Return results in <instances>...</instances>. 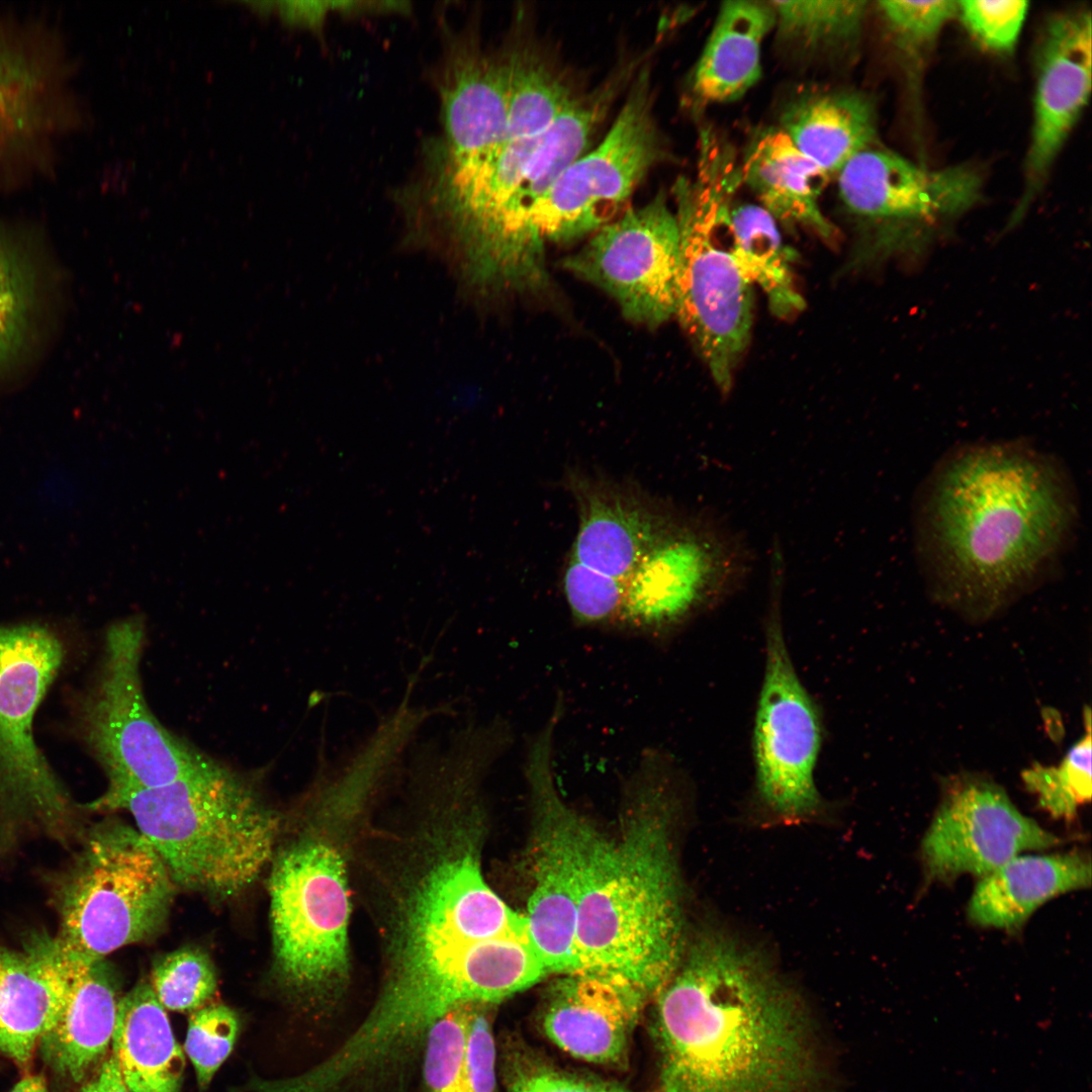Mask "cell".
<instances>
[{"mask_svg":"<svg viewBox=\"0 0 1092 1092\" xmlns=\"http://www.w3.org/2000/svg\"><path fill=\"white\" fill-rule=\"evenodd\" d=\"M778 35L806 55L848 51L861 33L867 1H769Z\"/></svg>","mask_w":1092,"mask_h":1092,"instance_id":"obj_33","label":"cell"},{"mask_svg":"<svg viewBox=\"0 0 1092 1092\" xmlns=\"http://www.w3.org/2000/svg\"><path fill=\"white\" fill-rule=\"evenodd\" d=\"M72 73L53 32L0 13V167L48 171L57 141L81 121Z\"/></svg>","mask_w":1092,"mask_h":1092,"instance_id":"obj_15","label":"cell"},{"mask_svg":"<svg viewBox=\"0 0 1092 1092\" xmlns=\"http://www.w3.org/2000/svg\"><path fill=\"white\" fill-rule=\"evenodd\" d=\"M878 8L896 40L912 49L933 41L958 11L957 1L949 0H884Z\"/></svg>","mask_w":1092,"mask_h":1092,"instance_id":"obj_42","label":"cell"},{"mask_svg":"<svg viewBox=\"0 0 1092 1092\" xmlns=\"http://www.w3.org/2000/svg\"><path fill=\"white\" fill-rule=\"evenodd\" d=\"M150 985L165 1009L194 1011L212 998L217 979L206 952L182 947L155 963Z\"/></svg>","mask_w":1092,"mask_h":1092,"instance_id":"obj_36","label":"cell"},{"mask_svg":"<svg viewBox=\"0 0 1092 1092\" xmlns=\"http://www.w3.org/2000/svg\"><path fill=\"white\" fill-rule=\"evenodd\" d=\"M253 13L260 17H268L274 13V1H247L244 2Z\"/></svg>","mask_w":1092,"mask_h":1092,"instance_id":"obj_47","label":"cell"},{"mask_svg":"<svg viewBox=\"0 0 1092 1092\" xmlns=\"http://www.w3.org/2000/svg\"><path fill=\"white\" fill-rule=\"evenodd\" d=\"M240 1026L238 1014L225 1005H208L192 1011L188 1020L185 1052L201 1089L208 1086L231 1055Z\"/></svg>","mask_w":1092,"mask_h":1092,"instance_id":"obj_40","label":"cell"},{"mask_svg":"<svg viewBox=\"0 0 1092 1092\" xmlns=\"http://www.w3.org/2000/svg\"><path fill=\"white\" fill-rule=\"evenodd\" d=\"M1090 883L1082 853L1018 854L982 877L968 914L979 925L1013 929L1048 900Z\"/></svg>","mask_w":1092,"mask_h":1092,"instance_id":"obj_27","label":"cell"},{"mask_svg":"<svg viewBox=\"0 0 1092 1092\" xmlns=\"http://www.w3.org/2000/svg\"><path fill=\"white\" fill-rule=\"evenodd\" d=\"M742 184L777 222L807 228L825 240L835 228L823 214L820 197L830 176L806 157L780 128L756 132L740 163Z\"/></svg>","mask_w":1092,"mask_h":1092,"instance_id":"obj_26","label":"cell"},{"mask_svg":"<svg viewBox=\"0 0 1092 1092\" xmlns=\"http://www.w3.org/2000/svg\"><path fill=\"white\" fill-rule=\"evenodd\" d=\"M79 1092H130L112 1054L101 1064L97 1075Z\"/></svg>","mask_w":1092,"mask_h":1092,"instance_id":"obj_45","label":"cell"},{"mask_svg":"<svg viewBox=\"0 0 1092 1092\" xmlns=\"http://www.w3.org/2000/svg\"><path fill=\"white\" fill-rule=\"evenodd\" d=\"M55 943L64 968L65 991L37 1051L56 1077L76 1084L85 1079L111 1044L120 998L105 959L75 958Z\"/></svg>","mask_w":1092,"mask_h":1092,"instance_id":"obj_24","label":"cell"},{"mask_svg":"<svg viewBox=\"0 0 1092 1092\" xmlns=\"http://www.w3.org/2000/svg\"><path fill=\"white\" fill-rule=\"evenodd\" d=\"M443 133L427 149L439 158L469 162L508 140L499 58L467 36L450 39L436 74Z\"/></svg>","mask_w":1092,"mask_h":1092,"instance_id":"obj_23","label":"cell"},{"mask_svg":"<svg viewBox=\"0 0 1092 1092\" xmlns=\"http://www.w3.org/2000/svg\"><path fill=\"white\" fill-rule=\"evenodd\" d=\"M500 1068L508 1092H638L557 1067L518 1042L507 1044Z\"/></svg>","mask_w":1092,"mask_h":1092,"instance_id":"obj_38","label":"cell"},{"mask_svg":"<svg viewBox=\"0 0 1092 1092\" xmlns=\"http://www.w3.org/2000/svg\"><path fill=\"white\" fill-rule=\"evenodd\" d=\"M1078 520L1055 455L1021 440L957 445L915 494L916 560L939 601L985 616L1053 573Z\"/></svg>","mask_w":1092,"mask_h":1092,"instance_id":"obj_1","label":"cell"},{"mask_svg":"<svg viewBox=\"0 0 1092 1092\" xmlns=\"http://www.w3.org/2000/svg\"><path fill=\"white\" fill-rule=\"evenodd\" d=\"M269 894L278 980L290 996L325 1013L348 977L350 899L341 854L314 839L291 844L273 862Z\"/></svg>","mask_w":1092,"mask_h":1092,"instance_id":"obj_10","label":"cell"},{"mask_svg":"<svg viewBox=\"0 0 1092 1092\" xmlns=\"http://www.w3.org/2000/svg\"><path fill=\"white\" fill-rule=\"evenodd\" d=\"M89 808L127 811L176 886L218 899L241 894L258 879L279 830V817L255 781L208 756L170 784Z\"/></svg>","mask_w":1092,"mask_h":1092,"instance_id":"obj_5","label":"cell"},{"mask_svg":"<svg viewBox=\"0 0 1092 1092\" xmlns=\"http://www.w3.org/2000/svg\"><path fill=\"white\" fill-rule=\"evenodd\" d=\"M1028 5V1L1022 0L957 1V16L982 47L1006 54L1017 43Z\"/></svg>","mask_w":1092,"mask_h":1092,"instance_id":"obj_41","label":"cell"},{"mask_svg":"<svg viewBox=\"0 0 1092 1092\" xmlns=\"http://www.w3.org/2000/svg\"><path fill=\"white\" fill-rule=\"evenodd\" d=\"M654 999L659 1092H804L818 1076L799 996L720 926L700 930Z\"/></svg>","mask_w":1092,"mask_h":1092,"instance_id":"obj_2","label":"cell"},{"mask_svg":"<svg viewBox=\"0 0 1092 1092\" xmlns=\"http://www.w3.org/2000/svg\"><path fill=\"white\" fill-rule=\"evenodd\" d=\"M493 1005H473L465 1040L464 1067L471 1092H497Z\"/></svg>","mask_w":1092,"mask_h":1092,"instance_id":"obj_43","label":"cell"},{"mask_svg":"<svg viewBox=\"0 0 1092 1092\" xmlns=\"http://www.w3.org/2000/svg\"><path fill=\"white\" fill-rule=\"evenodd\" d=\"M651 999L643 989L615 975L594 971L560 975L542 1007V1031L573 1058L622 1067Z\"/></svg>","mask_w":1092,"mask_h":1092,"instance_id":"obj_21","label":"cell"},{"mask_svg":"<svg viewBox=\"0 0 1092 1092\" xmlns=\"http://www.w3.org/2000/svg\"><path fill=\"white\" fill-rule=\"evenodd\" d=\"M694 178L674 186L679 252L675 313L707 365L728 392L752 327V284L732 253V200L742 184L733 148L715 131L700 134Z\"/></svg>","mask_w":1092,"mask_h":1092,"instance_id":"obj_6","label":"cell"},{"mask_svg":"<svg viewBox=\"0 0 1092 1092\" xmlns=\"http://www.w3.org/2000/svg\"><path fill=\"white\" fill-rule=\"evenodd\" d=\"M498 58L509 140L542 134L579 97L565 76L534 44H515Z\"/></svg>","mask_w":1092,"mask_h":1092,"instance_id":"obj_31","label":"cell"},{"mask_svg":"<svg viewBox=\"0 0 1092 1092\" xmlns=\"http://www.w3.org/2000/svg\"><path fill=\"white\" fill-rule=\"evenodd\" d=\"M563 589L575 623L614 627L624 602V581L597 571L571 556L563 574Z\"/></svg>","mask_w":1092,"mask_h":1092,"instance_id":"obj_39","label":"cell"},{"mask_svg":"<svg viewBox=\"0 0 1092 1092\" xmlns=\"http://www.w3.org/2000/svg\"><path fill=\"white\" fill-rule=\"evenodd\" d=\"M678 252L675 213L658 194L596 231L562 267L611 295L629 321L654 328L675 313Z\"/></svg>","mask_w":1092,"mask_h":1092,"instance_id":"obj_17","label":"cell"},{"mask_svg":"<svg viewBox=\"0 0 1092 1092\" xmlns=\"http://www.w3.org/2000/svg\"><path fill=\"white\" fill-rule=\"evenodd\" d=\"M146 633L141 614L108 627L99 669L80 704L82 737L107 778L96 801L165 786L207 757L164 727L147 702L141 676Z\"/></svg>","mask_w":1092,"mask_h":1092,"instance_id":"obj_9","label":"cell"},{"mask_svg":"<svg viewBox=\"0 0 1092 1092\" xmlns=\"http://www.w3.org/2000/svg\"><path fill=\"white\" fill-rule=\"evenodd\" d=\"M1091 14L1074 10L1052 16L1036 50L1031 138L1025 191L1010 224L1017 222L1088 103L1091 93Z\"/></svg>","mask_w":1092,"mask_h":1092,"instance_id":"obj_20","label":"cell"},{"mask_svg":"<svg viewBox=\"0 0 1092 1092\" xmlns=\"http://www.w3.org/2000/svg\"><path fill=\"white\" fill-rule=\"evenodd\" d=\"M614 78L574 103L541 135L525 171L506 203L483 266L499 285L518 294L549 285L545 246L536 238L531 214L562 172L586 153L619 88Z\"/></svg>","mask_w":1092,"mask_h":1092,"instance_id":"obj_18","label":"cell"},{"mask_svg":"<svg viewBox=\"0 0 1092 1092\" xmlns=\"http://www.w3.org/2000/svg\"><path fill=\"white\" fill-rule=\"evenodd\" d=\"M678 781L670 757L648 749L626 784L619 839L601 835L576 812L572 821L579 972L621 977L653 999L688 946L669 834Z\"/></svg>","mask_w":1092,"mask_h":1092,"instance_id":"obj_3","label":"cell"},{"mask_svg":"<svg viewBox=\"0 0 1092 1092\" xmlns=\"http://www.w3.org/2000/svg\"><path fill=\"white\" fill-rule=\"evenodd\" d=\"M24 251L0 223V372L23 351L36 308V272Z\"/></svg>","mask_w":1092,"mask_h":1092,"instance_id":"obj_34","label":"cell"},{"mask_svg":"<svg viewBox=\"0 0 1092 1092\" xmlns=\"http://www.w3.org/2000/svg\"><path fill=\"white\" fill-rule=\"evenodd\" d=\"M665 154L643 69L603 141L572 162L533 208L536 238L544 246L569 243L609 223Z\"/></svg>","mask_w":1092,"mask_h":1092,"instance_id":"obj_14","label":"cell"},{"mask_svg":"<svg viewBox=\"0 0 1092 1092\" xmlns=\"http://www.w3.org/2000/svg\"><path fill=\"white\" fill-rule=\"evenodd\" d=\"M111 1048L130 1092H180L184 1054L149 983L119 999Z\"/></svg>","mask_w":1092,"mask_h":1092,"instance_id":"obj_29","label":"cell"},{"mask_svg":"<svg viewBox=\"0 0 1092 1092\" xmlns=\"http://www.w3.org/2000/svg\"><path fill=\"white\" fill-rule=\"evenodd\" d=\"M1059 838L1021 814L998 785L976 777L947 786L922 842L930 879L985 876L1019 853Z\"/></svg>","mask_w":1092,"mask_h":1092,"instance_id":"obj_19","label":"cell"},{"mask_svg":"<svg viewBox=\"0 0 1092 1092\" xmlns=\"http://www.w3.org/2000/svg\"><path fill=\"white\" fill-rule=\"evenodd\" d=\"M782 584V576H771L764 672L753 724V799L768 819L798 824L816 820L826 811L815 782L823 724L785 640Z\"/></svg>","mask_w":1092,"mask_h":1092,"instance_id":"obj_12","label":"cell"},{"mask_svg":"<svg viewBox=\"0 0 1092 1092\" xmlns=\"http://www.w3.org/2000/svg\"><path fill=\"white\" fill-rule=\"evenodd\" d=\"M556 729L543 725L527 745L524 775L535 819L533 891L525 916L529 940L548 974L579 972L577 879L572 821L554 772Z\"/></svg>","mask_w":1092,"mask_h":1092,"instance_id":"obj_16","label":"cell"},{"mask_svg":"<svg viewBox=\"0 0 1092 1092\" xmlns=\"http://www.w3.org/2000/svg\"><path fill=\"white\" fill-rule=\"evenodd\" d=\"M474 1004L455 1006L432 1026L422 1054L421 1092H471L464 1052Z\"/></svg>","mask_w":1092,"mask_h":1092,"instance_id":"obj_37","label":"cell"},{"mask_svg":"<svg viewBox=\"0 0 1092 1092\" xmlns=\"http://www.w3.org/2000/svg\"><path fill=\"white\" fill-rule=\"evenodd\" d=\"M348 2H321V1H278L275 2L276 13L283 24L289 27H300L317 30L329 12H346Z\"/></svg>","mask_w":1092,"mask_h":1092,"instance_id":"obj_44","label":"cell"},{"mask_svg":"<svg viewBox=\"0 0 1092 1092\" xmlns=\"http://www.w3.org/2000/svg\"><path fill=\"white\" fill-rule=\"evenodd\" d=\"M751 561L742 537L720 519L680 515L624 581L613 628L663 642L735 593Z\"/></svg>","mask_w":1092,"mask_h":1092,"instance_id":"obj_11","label":"cell"},{"mask_svg":"<svg viewBox=\"0 0 1092 1092\" xmlns=\"http://www.w3.org/2000/svg\"><path fill=\"white\" fill-rule=\"evenodd\" d=\"M568 487L578 511L571 556L625 581L680 513L612 479L572 473Z\"/></svg>","mask_w":1092,"mask_h":1092,"instance_id":"obj_22","label":"cell"},{"mask_svg":"<svg viewBox=\"0 0 1092 1092\" xmlns=\"http://www.w3.org/2000/svg\"><path fill=\"white\" fill-rule=\"evenodd\" d=\"M63 657L48 628L0 625V861L26 840L69 845L86 831L33 736L35 712Z\"/></svg>","mask_w":1092,"mask_h":1092,"instance_id":"obj_8","label":"cell"},{"mask_svg":"<svg viewBox=\"0 0 1092 1092\" xmlns=\"http://www.w3.org/2000/svg\"><path fill=\"white\" fill-rule=\"evenodd\" d=\"M775 24L769 1L735 0L721 5L691 79L699 104L735 101L758 82L761 44Z\"/></svg>","mask_w":1092,"mask_h":1092,"instance_id":"obj_28","label":"cell"},{"mask_svg":"<svg viewBox=\"0 0 1092 1092\" xmlns=\"http://www.w3.org/2000/svg\"><path fill=\"white\" fill-rule=\"evenodd\" d=\"M81 848L53 886L54 936L69 956L104 960L153 937L165 923L175 883L136 828L119 822L85 831Z\"/></svg>","mask_w":1092,"mask_h":1092,"instance_id":"obj_7","label":"cell"},{"mask_svg":"<svg viewBox=\"0 0 1092 1092\" xmlns=\"http://www.w3.org/2000/svg\"><path fill=\"white\" fill-rule=\"evenodd\" d=\"M10 1092H49L47 1082L40 1075H26L21 1078Z\"/></svg>","mask_w":1092,"mask_h":1092,"instance_id":"obj_46","label":"cell"},{"mask_svg":"<svg viewBox=\"0 0 1092 1092\" xmlns=\"http://www.w3.org/2000/svg\"><path fill=\"white\" fill-rule=\"evenodd\" d=\"M836 175L844 206L871 232L867 260L922 255L939 226L973 207L982 189L970 166L929 169L874 146Z\"/></svg>","mask_w":1092,"mask_h":1092,"instance_id":"obj_13","label":"cell"},{"mask_svg":"<svg viewBox=\"0 0 1092 1092\" xmlns=\"http://www.w3.org/2000/svg\"><path fill=\"white\" fill-rule=\"evenodd\" d=\"M732 253L747 280L763 291L778 317L804 307L793 270L794 253L783 242L778 222L760 205L731 208Z\"/></svg>","mask_w":1092,"mask_h":1092,"instance_id":"obj_32","label":"cell"},{"mask_svg":"<svg viewBox=\"0 0 1092 1092\" xmlns=\"http://www.w3.org/2000/svg\"><path fill=\"white\" fill-rule=\"evenodd\" d=\"M64 991V968L53 935H33L23 950L0 944V1053L27 1067Z\"/></svg>","mask_w":1092,"mask_h":1092,"instance_id":"obj_25","label":"cell"},{"mask_svg":"<svg viewBox=\"0 0 1092 1092\" xmlns=\"http://www.w3.org/2000/svg\"><path fill=\"white\" fill-rule=\"evenodd\" d=\"M526 931L475 852L450 847L406 896L374 1011L402 1033L426 1034L457 1005H494L533 986L546 971Z\"/></svg>","mask_w":1092,"mask_h":1092,"instance_id":"obj_4","label":"cell"},{"mask_svg":"<svg viewBox=\"0 0 1092 1092\" xmlns=\"http://www.w3.org/2000/svg\"><path fill=\"white\" fill-rule=\"evenodd\" d=\"M1086 732L1056 766L1038 763L1022 772L1027 790L1035 794L1038 804L1054 817L1072 818L1077 809L1090 801L1091 781V715L1085 712Z\"/></svg>","mask_w":1092,"mask_h":1092,"instance_id":"obj_35","label":"cell"},{"mask_svg":"<svg viewBox=\"0 0 1092 1092\" xmlns=\"http://www.w3.org/2000/svg\"><path fill=\"white\" fill-rule=\"evenodd\" d=\"M780 129L831 176L874 146L877 114L873 101L857 91L812 93L786 106Z\"/></svg>","mask_w":1092,"mask_h":1092,"instance_id":"obj_30","label":"cell"}]
</instances>
